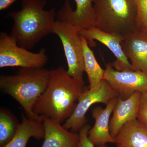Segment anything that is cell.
Instances as JSON below:
<instances>
[{
	"mask_svg": "<svg viewBox=\"0 0 147 147\" xmlns=\"http://www.w3.org/2000/svg\"><path fill=\"white\" fill-rule=\"evenodd\" d=\"M76 8L73 10L68 0L57 14V20L70 22L80 29L87 30L95 27L93 0H74Z\"/></svg>",
	"mask_w": 147,
	"mask_h": 147,
	"instance_id": "obj_11",
	"label": "cell"
},
{
	"mask_svg": "<svg viewBox=\"0 0 147 147\" xmlns=\"http://www.w3.org/2000/svg\"><path fill=\"white\" fill-rule=\"evenodd\" d=\"M50 70L42 68L19 67L15 74L0 76V88L22 106L29 118L42 122L33 111L38 98L47 88Z\"/></svg>",
	"mask_w": 147,
	"mask_h": 147,
	"instance_id": "obj_3",
	"label": "cell"
},
{
	"mask_svg": "<svg viewBox=\"0 0 147 147\" xmlns=\"http://www.w3.org/2000/svg\"><path fill=\"white\" fill-rule=\"evenodd\" d=\"M118 97L108 82L102 79L94 89L85 88L79 97L74 112L63 125L64 127L76 133L86 124V115L94 104L102 103L107 105L115 98Z\"/></svg>",
	"mask_w": 147,
	"mask_h": 147,
	"instance_id": "obj_7",
	"label": "cell"
},
{
	"mask_svg": "<svg viewBox=\"0 0 147 147\" xmlns=\"http://www.w3.org/2000/svg\"><path fill=\"white\" fill-rule=\"evenodd\" d=\"M45 130L44 141L41 147H77L79 134L68 131L60 123L43 117Z\"/></svg>",
	"mask_w": 147,
	"mask_h": 147,
	"instance_id": "obj_14",
	"label": "cell"
},
{
	"mask_svg": "<svg viewBox=\"0 0 147 147\" xmlns=\"http://www.w3.org/2000/svg\"><path fill=\"white\" fill-rule=\"evenodd\" d=\"M118 98L110 100L105 108L98 106L92 110L95 123L89 131L88 138L96 146H105L108 143H115V139L110 134V116L117 102Z\"/></svg>",
	"mask_w": 147,
	"mask_h": 147,
	"instance_id": "obj_12",
	"label": "cell"
},
{
	"mask_svg": "<svg viewBox=\"0 0 147 147\" xmlns=\"http://www.w3.org/2000/svg\"><path fill=\"white\" fill-rule=\"evenodd\" d=\"M103 79L105 80L119 97L128 98L135 92H147V73L138 70L118 71L112 63H108L104 69Z\"/></svg>",
	"mask_w": 147,
	"mask_h": 147,
	"instance_id": "obj_8",
	"label": "cell"
},
{
	"mask_svg": "<svg viewBox=\"0 0 147 147\" xmlns=\"http://www.w3.org/2000/svg\"><path fill=\"white\" fill-rule=\"evenodd\" d=\"M115 139L116 147H147V127L137 119L130 121Z\"/></svg>",
	"mask_w": 147,
	"mask_h": 147,
	"instance_id": "obj_15",
	"label": "cell"
},
{
	"mask_svg": "<svg viewBox=\"0 0 147 147\" xmlns=\"http://www.w3.org/2000/svg\"><path fill=\"white\" fill-rule=\"evenodd\" d=\"M121 45L133 69L147 73V30L137 28L123 38Z\"/></svg>",
	"mask_w": 147,
	"mask_h": 147,
	"instance_id": "obj_10",
	"label": "cell"
},
{
	"mask_svg": "<svg viewBox=\"0 0 147 147\" xmlns=\"http://www.w3.org/2000/svg\"><path fill=\"white\" fill-rule=\"evenodd\" d=\"M19 124L15 116L7 109L0 110V147L8 144L14 137Z\"/></svg>",
	"mask_w": 147,
	"mask_h": 147,
	"instance_id": "obj_18",
	"label": "cell"
},
{
	"mask_svg": "<svg viewBox=\"0 0 147 147\" xmlns=\"http://www.w3.org/2000/svg\"><path fill=\"white\" fill-rule=\"evenodd\" d=\"M21 8L7 13L13 19L10 36L18 46L32 49L44 37L53 34L56 9L45 10L46 0H21Z\"/></svg>",
	"mask_w": 147,
	"mask_h": 147,
	"instance_id": "obj_2",
	"label": "cell"
},
{
	"mask_svg": "<svg viewBox=\"0 0 147 147\" xmlns=\"http://www.w3.org/2000/svg\"><path fill=\"white\" fill-rule=\"evenodd\" d=\"M44 135L42 122L29 118L23 113L21 123L14 137L2 147H26L30 138L44 139Z\"/></svg>",
	"mask_w": 147,
	"mask_h": 147,
	"instance_id": "obj_16",
	"label": "cell"
},
{
	"mask_svg": "<svg viewBox=\"0 0 147 147\" xmlns=\"http://www.w3.org/2000/svg\"><path fill=\"white\" fill-rule=\"evenodd\" d=\"M85 88L84 82L69 76L62 66L51 69L47 88L36 102L34 112L61 123L73 114Z\"/></svg>",
	"mask_w": 147,
	"mask_h": 147,
	"instance_id": "obj_1",
	"label": "cell"
},
{
	"mask_svg": "<svg viewBox=\"0 0 147 147\" xmlns=\"http://www.w3.org/2000/svg\"><path fill=\"white\" fill-rule=\"evenodd\" d=\"M81 38L84 54V71L87 74L88 78L89 89L92 90L103 79L104 69H102L98 63L86 39L82 35Z\"/></svg>",
	"mask_w": 147,
	"mask_h": 147,
	"instance_id": "obj_17",
	"label": "cell"
},
{
	"mask_svg": "<svg viewBox=\"0 0 147 147\" xmlns=\"http://www.w3.org/2000/svg\"><path fill=\"white\" fill-rule=\"evenodd\" d=\"M48 58L45 49L34 53L20 47L5 32L0 34V67H44Z\"/></svg>",
	"mask_w": 147,
	"mask_h": 147,
	"instance_id": "obj_6",
	"label": "cell"
},
{
	"mask_svg": "<svg viewBox=\"0 0 147 147\" xmlns=\"http://www.w3.org/2000/svg\"><path fill=\"white\" fill-rule=\"evenodd\" d=\"M81 30L70 22L56 20L53 34L60 39L67 64V73L72 78L84 82V63Z\"/></svg>",
	"mask_w": 147,
	"mask_h": 147,
	"instance_id": "obj_5",
	"label": "cell"
},
{
	"mask_svg": "<svg viewBox=\"0 0 147 147\" xmlns=\"http://www.w3.org/2000/svg\"><path fill=\"white\" fill-rule=\"evenodd\" d=\"M142 94L139 92H135L126 99L118 98L110 120V134L113 138H116L125 124L137 119Z\"/></svg>",
	"mask_w": 147,
	"mask_h": 147,
	"instance_id": "obj_13",
	"label": "cell"
},
{
	"mask_svg": "<svg viewBox=\"0 0 147 147\" xmlns=\"http://www.w3.org/2000/svg\"><path fill=\"white\" fill-rule=\"evenodd\" d=\"M95 28L121 38L137 29L134 0H93Z\"/></svg>",
	"mask_w": 147,
	"mask_h": 147,
	"instance_id": "obj_4",
	"label": "cell"
},
{
	"mask_svg": "<svg viewBox=\"0 0 147 147\" xmlns=\"http://www.w3.org/2000/svg\"><path fill=\"white\" fill-rule=\"evenodd\" d=\"M81 34L86 39L90 47L95 46L94 40H97L106 46L116 57L112 63L113 68L118 71L134 70L127 58L121 45L122 38L93 28L83 30Z\"/></svg>",
	"mask_w": 147,
	"mask_h": 147,
	"instance_id": "obj_9",
	"label": "cell"
},
{
	"mask_svg": "<svg viewBox=\"0 0 147 147\" xmlns=\"http://www.w3.org/2000/svg\"><path fill=\"white\" fill-rule=\"evenodd\" d=\"M137 11V28L147 30V0H134Z\"/></svg>",
	"mask_w": 147,
	"mask_h": 147,
	"instance_id": "obj_19",
	"label": "cell"
},
{
	"mask_svg": "<svg viewBox=\"0 0 147 147\" xmlns=\"http://www.w3.org/2000/svg\"><path fill=\"white\" fill-rule=\"evenodd\" d=\"M16 0H0V10H5L10 7Z\"/></svg>",
	"mask_w": 147,
	"mask_h": 147,
	"instance_id": "obj_21",
	"label": "cell"
},
{
	"mask_svg": "<svg viewBox=\"0 0 147 147\" xmlns=\"http://www.w3.org/2000/svg\"><path fill=\"white\" fill-rule=\"evenodd\" d=\"M137 119L147 127V92L142 94Z\"/></svg>",
	"mask_w": 147,
	"mask_h": 147,
	"instance_id": "obj_20",
	"label": "cell"
}]
</instances>
